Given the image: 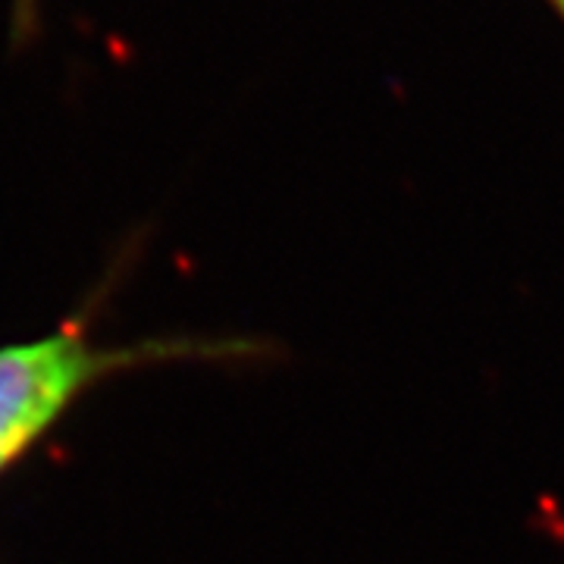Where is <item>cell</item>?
Masks as SVG:
<instances>
[{"label": "cell", "mask_w": 564, "mask_h": 564, "mask_svg": "<svg viewBox=\"0 0 564 564\" xmlns=\"http://www.w3.org/2000/svg\"><path fill=\"white\" fill-rule=\"evenodd\" d=\"M91 314L95 307H85L41 339L0 348V477L13 470L95 386L139 367L248 351L242 343L210 339L95 345L88 333Z\"/></svg>", "instance_id": "cell-1"}, {"label": "cell", "mask_w": 564, "mask_h": 564, "mask_svg": "<svg viewBox=\"0 0 564 564\" xmlns=\"http://www.w3.org/2000/svg\"><path fill=\"white\" fill-rule=\"evenodd\" d=\"M35 17H39V10H35V0H13V22H17V35H32V29H35Z\"/></svg>", "instance_id": "cell-2"}, {"label": "cell", "mask_w": 564, "mask_h": 564, "mask_svg": "<svg viewBox=\"0 0 564 564\" xmlns=\"http://www.w3.org/2000/svg\"><path fill=\"white\" fill-rule=\"evenodd\" d=\"M545 3H549V7H552V13L564 22V0H545Z\"/></svg>", "instance_id": "cell-3"}]
</instances>
